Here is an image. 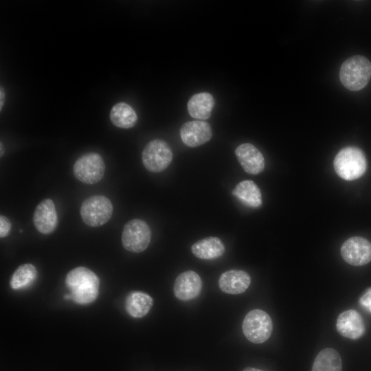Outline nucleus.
<instances>
[{
  "label": "nucleus",
  "mask_w": 371,
  "mask_h": 371,
  "mask_svg": "<svg viewBox=\"0 0 371 371\" xmlns=\"http://www.w3.org/2000/svg\"><path fill=\"white\" fill-rule=\"evenodd\" d=\"M65 284L71 300L79 304L93 302L98 295L100 280L97 275L87 267H78L67 275Z\"/></svg>",
  "instance_id": "nucleus-1"
},
{
  "label": "nucleus",
  "mask_w": 371,
  "mask_h": 371,
  "mask_svg": "<svg viewBox=\"0 0 371 371\" xmlns=\"http://www.w3.org/2000/svg\"><path fill=\"white\" fill-rule=\"evenodd\" d=\"M339 78L342 85L350 91L364 88L371 78V63L366 57L356 55L346 59L341 65Z\"/></svg>",
  "instance_id": "nucleus-2"
},
{
  "label": "nucleus",
  "mask_w": 371,
  "mask_h": 371,
  "mask_svg": "<svg viewBox=\"0 0 371 371\" xmlns=\"http://www.w3.org/2000/svg\"><path fill=\"white\" fill-rule=\"evenodd\" d=\"M333 166L338 176L343 179L352 181L364 174L367 168V160L360 148L347 146L336 155Z\"/></svg>",
  "instance_id": "nucleus-3"
},
{
  "label": "nucleus",
  "mask_w": 371,
  "mask_h": 371,
  "mask_svg": "<svg viewBox=\"0 0 371 371\" xmlns=\"http://www.w3.org/2000/svg\"><path fill=\"white\" fill-rule=\"evenodd\" d=\"M242 330L249 341L262 344L270 337L273 330V322L265 311L254 309L245 315Z\"/></svg>",
  "instance_id": "nucleus-4"
},
{
  "label": "nucleus",
  "mask_w": 371,
  "mask_h": 371,
  "mask_svg": "<svg viewBox=\"0 0 371 371\" xmlns=\"http://www.w3.org/2000/svg\"><path fill=\"white\" fill-rule=\"evenodd\" d=\"M113 210V205L107 197L93 195L82 202L80 213L85 224L91 227H99L110 220Z\"/></svg>",
  "instance_id": "nucleus-5"
},
{
  "label": "nucleus",
  "mask_w": 371,
  "mask_h": 371,
  "mask_svg": "<svg viewBox=\"0 0 371 371\" xmlns=\"http://www.w3.org/2000/svg\"><path fill=\"white\" fill-rule=\"evenodd\" d=\"M173 157L172 150L164 140L155 139L144 147L142 160L144 167L152 172H159L168 167Z\"/></svg>",
  "instance_id": "nucleus-6"
},
{
  "label": "nucleus",
  "mask_w": 371,
  "mask_h": 371,
  "mask_svg": "<svg viewBox=\"0 0 371 371\" xmlns=\"http://www.w3.org/2000/svg\"><path fill=\"white\" fill-rule=\"evenodd\" d=\"M73 172L80 181L89 185L95 184L104 177L105 164L100 154L88 153L76 161Z\"/></svg>",
  "instance_id": "nucleus-7"
},
{
  "label": "nucleus",
  "mask_w": 371,
  "mask_h": 371,
  "mask_svg": "<svg viewBox=\"0 0 371 371\" xmlns=\"http://www.w3.org/2000/svg\"><path fill=\"white\" fill-rule=\"evenodd\" d=\"M151 231L143 220L134 218L126 223L122 234L123 247L131 252L144 251L150 244Z\"/></svg>",
  "instance_id": "nucleus-8"
},
{
  "label": "nucleus",
  "mask_w": 371,
  "mask_h": 371,
  "mask_svg": "<svg viewBox=\"0 0 371 371\" xmlns=\"http://www.w3.org/2000/svg\"><path fill=\"white\" fill-rule=\"evenodd\" d=\"M340 252L348 264L365 265L371 261V243L363 237L353 236L342 244Z\"/></svg>",
  "instance_id": "nucleus-9"
},
{
  "label": "nucleus",
  "mask_w": 371,
  "mask_h": 371,
  "mask_svg": "<svg viewBox=\"0 0 371 371\" xmlns=\"http://www.w3.org/2000/svg\"><path fill=\"white\" fill-rule=\"evenodd\" d=\"M202 289V280L197 273L188 270L178 275L173 291L177 299L188 301L196 297Z\"/></svg>",
  "instance_id": "nucleus-10"
},
{
  "label": "nucleus",
  "mask_w": 371,
  "mask_h": 371,
  "mask_svg": "<svg viewBox=\"0 0 371 371\" xmlns=\"http://www.w3.org/2000/svg\"><path fill=\"white\" fill-rule=\"evenodd\" d=\"M182 142L189 147H197L208 142L212 131L210 125L201 120L184 123L180 128Z\"/></svg>",
  "instance_id": "nucleus-11"
},
{
  "label": "nucleus",
  "mask_w": 371,
  "mask_h": 371,
  "mask_svg": "<svg viewBox=\"0 0 371 371\" xmlns=\"http://www.w3.org/2000/svg\"><path fill=\"white\" fill-rule=\"evenodd\" d=\"M33 222L36 229L41 234L53 232L58 225V215L54 201L47 199L41 201L36 206Z\"/></svg>",
  "instance_id": "nucleus-12"
},
{
  "label": "nucleus",
  "mask_w": 371,
  "mask_h": 371,
  "mask_svg": "<svg viewBox=\"0 0 371 371\" xmlns=\"http://www.w3.org/2000/svg\"><path fill=\"white\" fill-rule=\"evenodd\" d=\"M336 328L343 337L357 339L365 333V324L361 315L353 309L347 310L339 315Z\"/></svg>",
  "instance_id": "nucleus-13"
},
{
  "label": "nucleus",
  "mask_w": 371,
  "mask_h": 371,
  "mask_svg": "<svg viewBox=\"0 0 371 371\" xmlns=\"http://www.w3.org/2000/svg\"><path fill=\"white\" fill-rule=\"evenodd\" d=\"M235 154L238 162L246 172L257 175L264 170V157L253 144L244 143L239 145L236 148Z\"/></svg>",
  "instance_id": "nucleus-14"
},
{
  "label": "nucleus",
  "mask_w": 371,
  "mask_h": 371,
  "mask_svg": "<svg viewBox=\"0 0 371 371\" xmlns=\"http://www.w3.org/2000/svg\"><path fill=\"white\" fill-rule=\"evenodd\" d=\"M218 283L223 292L237 295L244 293L248 289L251 277L243 270L232 269L223 273Z\"/></svg>",
  "instance_id": "nucleus-15"
},
{
  "label": "nucleus",
  "mask_w": 371,
  "mask_h": 371,
  "mask_svg": "<svg viewBox=\"0 0 371 371\" xmlns=\"http://www.w3.org/2000/svg\"><path fill=\"white\" fill-rule=\"evenodd\" d=\"M225 245L220 238L209 236L198 240L191 247L192 253L202 260H213L222 256Z\"/></svg>",
  "instance_id": "nucleus-16"
},
{
  "label": "nucleus",
  "mask_w": 371,
  "mask_h": 371,
  "mask_svg": "<svg viewBox=\"0 0 371 371\" xmlns=\"http://www.w3.org/2000/svg\"><path fill=\"white\" fill-rule=\"evenodd\" d=\"M214 105L213 96L207 92L193 95L188 102V111L190 116L198 120L208 119Z\"/></svg>",
  "instance_id": "nucleus-17"
},
{
  "label": "nucleus",
  "mask_w": 371,
  "mask_h": 371,
  "mask_svg": "<svg viewBox=\"0 0 371 371\" xmlns=\"http://www.w3.org/2000/svg\"><path fill=\"white\" fill-rule=\"evenodd\" d=\"M232 194L244 205L256 208L262 205V194L258 186L251 180L238 183L232 190Z\"/></svg>",
  "instance_id": "nucleus-18"
},
{
  "label": "nucleus",
  "mask_w": 371,
  "mask_h": 371,
  "mask_svg": "<svg viewBox=\"0 0 371 371\" xmlns=\"http://www.w3.org/2000/svg\"><path fill=\"white\" fill-rule=\"evenodd\" d=\"M153 304V298L142 291H133L126 298L125 309L133 317L141 318L150 310Z\"/></svg>",
  "instance_id": "nucleus-19"
},
{
  "label": "nucleus",
  "mask_w": 371,
  "mask_h": 371,
  "mask_svg": "<svg viewBox=\"0 0 371 371\" xmlns=\"http://www.w3.org/2000/svg\"><path fill=\"white\" fill-rule=\"evenodd\" d=\"M110 120L117 127L130 128L136 124L137 115L130 105L125 102H118L112 107L110 111Z\"/></svg>",
  "instance_id": "nucleus-20"
},
{
  "label": "nucleus",
  "mask_w": 371,
  "mask_h": 371,
  "mask_svg": "<svg viewBox=\"0 0 371 371\" xmlns=\"http://www.w3.org/2000/svg\"><path fill=\"white\" fill-rule=\"evenodd\" d=\"M342 363L339 352L331 348L322 350L316 356L311 371H341Z\"/></svg>",
  "instance_id": "nucleus-21"
},
{
  "label": "nucleus",
  "mask_w": 371,
  "mask_h": 371,
  "mask_svg": "<svg viewBox=\"0 0 371 371\" xmlns=\"http://www.w3.org/2000/svg\"><path fill=\"white\" fill-rule=\"evenodd\" d=\"M36 276L37 271L33 265H21L12 274L10 282V286L14 290L25 288L35 280Z\"/></svg>",
  "instance_id": "nucleus-22"
},
{
  "label": "nucleus",
  "mask_w": 371,
  "mask_h": 371,
  "mask_svg": "<svg viewBox=\"0 0 371 371\" xmlns=\"http://www.w3.org/2000/svg\"><path fill=\"white\" fill-rule=\"evenodd\" d=\"M359 303L363 308L371 313V287L360 297Z\"/></svg>",
  "instance_id": "nucleus-23"
},
{
  "label": "nucleus",
  "mask_w": 371,
  "mask_h": 371,
  "mask_svg": "<svg viewBox=\"0 0 371 371\" xmlns=\"http://www.w3.org/2000/svg\"><path fill=\"white\" fill-rule=\"evenodd\" d=\"M12 224L8 218L5 216H0V236L4 238L8 235L11 229Z\"/></svg>",
  "instance_id": "nucleus-24"
},
{
  "label": "nucleus",
  "mask_w": 371,
  "mask_h": 371,
  "mask_svg": "<svg viewBox=\"0 0 371 371\" xmlns=\"http://www.w3.org/2000/svg\"><path fill=\"white\" fill-rule=\"evenodd\" d=\"M0 98H1V100H0V109L1 110L2 106H3L4 98H5V93H4V90L2 88V87H1Z\"/></svg>",
  "instance_id": "nucleus-25"
},
{
  "label": "nucleus",
  "mask_w": 371,
  "mask_h": 371,
  "mask_svg": "<svg viewBox=\"0 0 371 371\" xmlns=\"http://www.w3.org/2000/svg\"><path fill=\"white\" fill-rule=\"evenodd\" d=\"M242 371H264V370H262L256 368L247 367L244 368Z\"/></svg>",
  "instance_id": "nucleus-26"
}]
</instances>
